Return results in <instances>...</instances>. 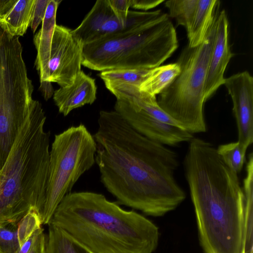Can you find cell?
Wrapping results in <instances>:
<instances>
[{"mask_svg": "<svg viewBox=\"0 0 253 253\" xmlns=\"http://www.w3.org/2000/svg\"><path fill=\"white\" fill-rule=\"evenodd\" d=\"M184 159L199 239L205 253H252L253 212L238 174L211 143L193 137Z\"/></svg>", "mask_w": 253, "mask_h": 253, "instance_id": "7a4b0ae2", "label": "cell"}, {"mask_svg": "<svg viewBox=\"0 0 253 253\" xmlns=\"http://www.w3.org/2000/svg\"><path fill=\"white\" fill-rule=\"evenodd\" d=\"M42 228L38 229L20 247L17 253H29Z\"/></svg>", "mask_w": 253, "mask_h": 253, "instance_id": "f1b7e54d", "label": "cell"}, {"mask_svg": "<svg viewBox=\"0 0 253 253\" xmlns=\"http://www.w3.org/2000/svg\"><path fill=\"white\" fill-rule=\"evenodd\" d=\"M19 37L0 28V170L18 131L38 100Z\"/></svg>", "mask_w": 253, "mask_h": 253, "instance_id": "52a82bcc", "label": "cell"}, {"mask_svg": "<svg viewBox=\"0 0 253 253\" xmlns=\"http://www.w3.org/2000/svg\"><path fill=\"white\" fill-rule=\"evenodd\" d=\"M198 0H169L165 5L169 16L174 18L177 25L184 27L187 32L193 20Z\"/></svg>", "mask_w": 253, "mask_h": 253, "instance_id": "44dd1931", "label": "cell"}, {"mask_svg": "<svg viewBox=\"0 0 253 253\" xmlns=\"http://www.w3.org/2000/svg\"><path fill=\"white\" fill-rule=\"evenodd\" d=\"M247 150L238 141L221 144L216 148L218 154L224 163L237 174L243 168Z\"/></svg>", "mask_w": 253, "mask_h": 253, "instance_id": "7402d4cb", "label": "cell"}, {"mask_svg": "<svg viewBox=\"0 0 253 253\" xmlns=\"http://www.w3.org/2000/svg\"><path fill=\"white\" fill-rule=\"evenodd\" d=\"M178 45L175 29L168 16L133 32L108 36L84 45L82 64L101 72L151 69L170 57Z\"/></svg>", "mask_w": 253, "mask_h": 253, "instance_id": "5b68a950", "label": "cell"}, {"mask_svg": "<svg viewBox=\"0 0 253 253\" xmlns=\"http://www.w3.org/2000/svg\"><path fill=\"white\" fill-rule=\"evenodd\" d=\"M180 71L177 62L152 69L148 76L139 86V89L151 95L159 94L172 82Z\"/></svg>", "mask_w": 253, "mask_h": 253, "instance_id": "d6986e66", "label": "cell"}, {"mask_svg": "<svg viewBox=\"0 0 253 253\" xmlns=\"http://www.w3.org/2000/svg\"><path fill=\"white\" fill-rule=\"evenodd\" d=\"M49 223L94 253H152L158 244V228L151 220L93 192L66 195Z\"/></svg>", "mask_w": 253, "mask_h": 253, "instance_id": "3957f363", "label": "cell"}, {"mask_svg": "<svg viewBox=\"0 0 253 253\" xmlns=\"http://www.w3.org/2000/svg\"><path fill=\"white\" fill-rule=\"evenodd\" d=\"M83 49V44L74 36L72 30L56 24L51 42L48 82L60 87L72 84L82 71Z\"/></svg>", "mask_w": 253, "mask_h": 253, "instance_id": "30bf717a", "label": "cell"}, {"mask_svg": "<svg viewBox=\"0 0 253 253\" xmlns=\"http://www.w3.org/2000/svg\"><path fill=\"white\" fill-rule=\"evenodd\" d=\"M51 83H52L47 81L40 82L39 90L42 93L44 99L46 101L53 95L54 92Z\"/></svg>", "mask_w": 253, "mask_h": 253, "instance_id": "f546056e", "label": "cell"}, {"mask_svg": "<svg viewBox=\"0 0 253 253\" xmlns=\"http://www.w3.org/2000/svg\"><path fill=\"white\" fill-rule=\"evenodd\" d=\"M61 2L59 0H49L42 28L34 37L33 42L37 51L35 66L39 73L40 82L48 80L51 42L56 25L57 10Z\"/></svg>", "mask_w": 253, "mask_h": 253, "instance_id": "9a60e30c", "label": "cell"}, {"mask_svg": "<svg viewBox=\"0 0 253 253\" xmlns=\"http://www.w3.org/2000/svg\"><path fill=\"white\" fill-rule=\"evenodd\" d=\"M151 69H112L101 71L99 76L108 90L122 84H134L139 86L148 76Z\"/></svg>", "mask_w": 253, "mask_h": 253, "instance_id": "ffe728a7", "label": "cell"}, {"mask_svg": "<svg viewBox=\"0 0 253 253\" xmlns=\"http://www.w3.org/2000/svg\"><path fill=\"white\" fill-rule=\"evenodd\" d=\"M168 17L161 10L142 12L129 10L123 20L114 12L108 0H98L72 33L83 45L108 36L131 33Z\"/></svg>", "mask_w": 253, "mask_h": 253, "instance_id": "9c48e42d", "label": "cell"}, {"mask_svg": "<svg viewBox=\"0 0 253 253\" xmlns=\"http://www.w3.org/2000/svg\"><path fill=\"white\" fill-rule=\"evenodd\" d=\"M0 253H3V252L1 251V250L0 249Z\"/></svg>", "mask_w": 253, "mask_h": 253, "instance_id": "4dcf8cb0", "label": "cell"}, {"mask_svg": "<svg viewBox=\"0 0 253 253\" xmlns=\"http://www.w3.org/2000/svg\"><path fill=\"white\" fill-rule=\"evenodd\" d=\"M115 14L121 19L125 20L127 16L131 0H108Z\"/></svg>", "mask_w": 253, "mask_h": 253, "instance_id": "484cf974", "label": "cell"}, {"mask_svg": "<svg viewBox=\"0 0 253 253\" xmlns=\"http://www.w3.org/2000/svg\"><path fill=\"white\" fill-rule=\"evenodd\" d=\"M46 235L42 228L29 253H45Z\"/></svg>", "mask_w": 253, "mask_h": 253, "instance_id": "83f0119b", "label": "cell"}, {"mask_svg": "<svg viewBox=\"0 0 253 253\" xmlns=\"http://www.w3.org/2000/svg\"><path fill=\"white\" fill-rule=\"evenodd\" d=\"M96 143L83 124L56 134L49 155L45 199L41 216L48 224L63 199L95 163Z\"/></svg>", "mask_w": 253, "mask_h": 253, "instance_id": "ba28073f", "label": "cell"}, {"mask_svg": "<svg viewBox=\"0 0 253 253\" xmlns=\"http://www.w3.org/2000/svg\"><path fill=\"white\" fill-rule=\"evenodd\" d=\"M216 32L207 70L205 90V102L223 84L226 67L233 57L229 43V23L225 11L218 12Z\"/></svg>", "mask_w": 253, "mask_h": 253, "instance_id": "4fadbf2b", "label": "cell"}, {"mask_svg": "<svg viewBox=\"0 0 253 253\" xmlns=\"http://www.w3.org/2000/svg\"><path fill=\"white\" fill-rule=\"evenodd\" d=\"M35 0H0V27L14 37H22L30 27Z\"/></svg>", "mask_w": 253, "mask_h": 253, "instance_id": "2e32d148", "label": "cell"}, {"mask_svg": "<svg viewBox=\"0 0 253 253\" xmlns=\"http://www.w3.org/2000/svg\"><path fill=\"white\" fill-rule=\"evenodd\" d=\"M48 225L45 253H94L61 228Z\"/></svg>", "mask_w": 253, "mask_h": 253, "instance_id": "ac0fdd59", "label": "cell"}, {"mask_svg": "<svg viewBox=\"0 0 253 253\" xmlns=\"http://www.w3.org/2000/svg\"><path fill=\"white\" fill-rule=\"evenodd\" d=\"M219 5L217 0H198L193 20L187 32L189 47H195L203 42Z\"/></svg>", "mask_w": 253, "mask_h": 253, "instance_id": "e0dca14e", "label": "cell"}, {"mask_svg": "<svg viewBox=\"0 0 253 253\" xmlns=\"http://www.w3.org/2000/svg\"><path fill=\"white\" fill-rule=\"evenodd\" d=\"M42 224L39 213L34 209L31 210L20 220L17 227V236L20 247L35 232L42 228Z\"/></svg>", "mask_w": 253, "mask_h": 253, "instance_id": "603a6c76", "label": "cell"}, {"mask_svg": "<svg viewBox=\"0 0 253 253\" xmlns=\"http://www.w3.org/2000/svg\"><path fill=\"white\" fill-rule=\"evenodd\" d=\"M38 101L20 128L0 170V224H18L32 209L40 217L48 176L50 133Z\"/></svg>", "mask_w": 253, "mask_h": 253, "instance_id": "277c9868", "label": "cell"}, {"mask_svg": "<svg viewBox=\"0 0 253 253\" xmlns=\"http://www.w3.org/2000/svg\"><path fill=\"white\" fill-rule=\"evenodd\" d=\"M95 162L102 183L122 205L162 216L186 194L174 173L177 154L134 130L116 111L99 112Z\"/></svg>", "mask_w": 253, "mask_h": 253, "instance_id": "6da1fadb", "label": "cell"}, {"mask_svg": "<svg viewBox=\"0 0 253 253\" xmlns=\"http://www.w3.org/2000/svg\"><path fill=\"white\" fill-rule=\"evenodd\" d=\"M50 0H35L30 27L35 33L39 25L42 22Z\"/></svg>", "mask_w": 253, "mask_h": 253, "instance_id": "d4e9b609", "label": "cell"}, {"mask_svg": "<svg viewBox=\"0 0 253 253\" xmlns=\"http://www.w3.org/2000/svg\"><path fill=\"white\" fill-rule=\"evenodd\" d=\"M217 13L203 42L183 49L177 61L180 73L159 94L157 101L160 108L181 128L192 134L207 130L204 116L205 83Z\"/></svg>", "mask_w": 253, "mask_h": 253, "instance_id": "8992f818", "label": "cell"}, {"mask_svg": "<svg viewBox=\"0 0 253 253\" xmlns=\"http://www.w3.org/2000/svg\"><path fill=\"white\" fill-rule=\"evenodd\" d=\"M18 224H0V249L3 253L18 252L20 246L17 236Z\"/></svg>", "mask_w": 253, "mask_h": 253, "instance_id": "cb8c5ba5", "label": "cell"}, {"mask_svg": "<svg viewBox=\"0 0 253 253\" xmlns=\"http://www.w3.org/2000/svg\"><path fill=\"white\" fill-rule=\"evenodd\" d=\"M164 1V0H131L130 7L147 10L157 6Z\"/></svg>", "mask_w": 253, "mask_h": 253, "instance_id": "4316f807", "label": "cell"}, {"mask_svg": "<svg viewBox=\"0 0 253 253\" xmlns=\"http://www.w3.org/2000/svg\"><path fill=\"white\" fill-rule=\"evenodd\" d=\"M114 110L138 133L162 144L175 145L194 137L185 129L161 122L125 99H117Z\"/></svg>", "mask_w": 253, "mask_h": 253, "instance_id": "8fae6325", "label": "cell"}, {"mask_svg": "<svg viewBox=\"0 0 253 253\" xmlns=\"http://www.w3.org/2000/svg\"><path fill=\"white\" fill-rule=\"evenodd\" d=\"M236 119L239 144L248 149L253 141V78L247 71L225 78Z\"/></svg>", "mask_w": 253, "mask_h": 253, "instance_id": "7c38bea8", "label": "cell"}, {"mask_svg": "<svg viewBox=\"0 0 253 253\" xmlns=\"http://www.w3.org/2000/svg\"><path fill=\"white\" fill-rule=\"evenodd\" d=\"M96 92L94 79L82 71L72 84L54 91L53 100L59 112L66 116L74 109L94 103Z\"/></svg>", "mask_w": 253, "mask_h": 253, "instance_id": "5bb4252c", "label": "cell"}]
</instances>
